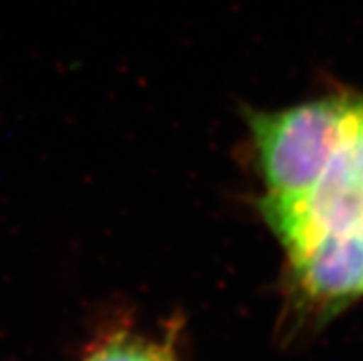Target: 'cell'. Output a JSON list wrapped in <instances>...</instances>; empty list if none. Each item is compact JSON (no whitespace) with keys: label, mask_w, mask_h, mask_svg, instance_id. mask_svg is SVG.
<instances>
[{"label":"cell","mask_w":363,"mask_h":361,"mask_svg":"<svg viewBox=\"0 0 363 361\" xmlns=\"http://www.w3.org/2000/svg\"><path fill=\"white\" fill-rule=\"evenodd\" d=\"M290 258L288 293L312 319L337 313L363 297V234H327Z\"/></svg>","instance_id":"obj_3"},{"label":"cell","mask_w":363,"mask_h":361,"mask_svg":"<svg viewBox=\"0 0 363 361\" xmlns=\"http://www.w3.org/2000/svg\"><path fill=\"white\" fill-rule=\"evenodd\" d=\"M85 361H177L170 347L135 334L116 332L89 350Z\"/></svg>","instance_id":"obj_4"},{"label":"cell","mask_w":363,"mask_h":361,"mask_svg":"<svg viewBox=\"0 0 363 361\" xmlns=\"http://www.w3.org/2000/svg\"><path fill=\"white\" fill-rule=\"evenodd\" d=\"M362 234H363V227H362Z\"/></svg>","instance_id":"obj_5"},{"label":"cell","mask_w":363,"mask_h":361,"mask_svg":"<svg viewBox=\"0 0 363 361\" xmlns=\"http://www.w3.org/2000/svg\"><path fill=\"white\" fill-rule=\"evenodd\" d=\"M260 212L288 256L327 234L362 231L363 118L308 192L284 201L262 197Z\"/></svg>","instance_id":"obj_2"},{"label":"cell","mask_w":363,"mask_h":361,"mask_svg":"<svg viewBox=\"0 0 363 361\" xmlns=\"http://www.w3.org/2000/svg\"><path fill=\"white\" fill-rule=\"evenodd\" d=\"M363 118V96H328L272 113H249L266 199H295L315 184Z\"/></svg>","instance_id":"obj_1"}]
</instances>
